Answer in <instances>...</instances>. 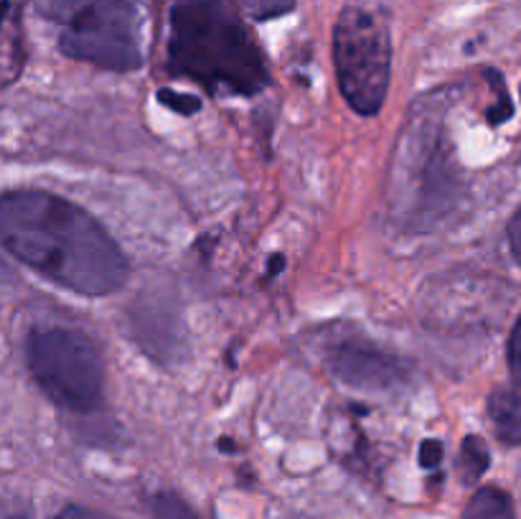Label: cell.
I'll return each mask as SVG.
<instances>
[{
    "label": "cell",
    "mask_w": 521,
    "mask_h": 519,
    "mask_svg": "<svg viewBox=\"0 0 521 519\" xmlns=\"http://www.w3.org/2000/svg\"><path fill=\"white\" fill-rule=\"evenodd\" d=\"M333 67L349 107L364 118L382 110L392 72L387 16L374 0H351L333 28Z\"/></svg>",
    "instance_id": "277c9868"
},
{
    "label": "cell",
    "mask_w": 521,
    "mask_h": 519,
    "mask_svg": "<svg viewBox=\"0 0 521 519\" xmlns=\"http://www.w3.org/2000/svg\"><path fill=\"white\" fill-rule=\"evenodd\" d=\"M295 0H242L244 11L252 13L255 18H275L283 16L293 8Z\"/></svg>",
    "instance_id": "8fae6325"
},
{
    "label": "cell",
    "mask_w": 521,
    "mask_h": 519,
    "mask_svg": "<svg viewBox=\"0 0 521 519\" xmlns=\"http://www.w3.org/2000/svg\"><path fill=\"white\" fill-rule=\"evenodd\" d=\"M440 461H443V443L430 438V441H422L420 446V466L422 469H438Z\"/></svg>",
    "instance_id": "5bb4252c"
},
{
    "label": "cell",
    "mask_w": 521,
    "mask_h": 519,
    "mask_svg": "<svg viewBox=\"0 0 521 519\" xmlns=\"http://www.w3.org/2000/svg\"><path fill=\"white\" fill-rule=\"evenodd\" d=\"M171 74L211 95L252 97L270 84L265 56L224 0H176L168 13Z\"/></svg>",
    "instance_id": "7a4b0ae2"
},
{
    "label": "cell",
    "mask_w": 521,
    "mask_h": 519,
    "mask_svg": "<svg viewBox=\"0 0 521 519\" xmlns=\"http://www.w3.org/2000/svg\"><path fill=\"white\" fill-rule=\"evenodd\" d=\"M158 102L166 105L168 110L181 112V115H194V112L201 110V100L194 95H178L173 90H161L158 92Z\"/></svg>",
    "instance_id": "7c38bea8"
},
{
    "label": "cell",
    "mask_w": 521,
    "mask_h": 519,
    "mask_svg": "<svg viewBox=\"0 0 521 519\" xmlns=\"http://www.w3.org/2000/svg\"><path fill=\"white\" fill-rule=\"evenodd\" d=\"M509 245H511V252H514V257H516V263L521 265V209L509 222Z\"/></svg>",
    "instance_id": "9a60e30c"
},
{
    "label": "cell",
    "mask_w": 521,
    "mask_h": 519,
    "mask_svg": "<svg viewBox=\"0 0 521 519\" xmlns=\"http://www.w3.org/2000/svg\"><path fill=\"white\" fill-rule=\"evenodd\" d=\"M54 519H107V517H102V514L97 512H89V509H82V507H69L61 514H56Z\"/></svg>",
    "instance_id": "2e32d148"
},
{
    "label": "cell",
    "mask_w": 521,
    "mask_h": 519,
    "mask_svg": "<svg viewBox=\"0 0 521 519\" xmlns=\"http://www.w3.org/2000/svg\"><path fill=\"white\" fill-rule=\"evenodd\" d=\"M8 8H11V3H8V0H0V26H3V18H6Z\"/></svg>",
    "instance_id": "e0dca14e"
},
{
    "label": "cell",
    "mask_w": 521,
    "mask_h": 519,
    "mask_svg": "<svg viewBox=\"0 0 521 519\" xmlns=\"http://www.w3.org/2000/svg\"><path fill=\"white\" fill-rule=\"evenodd\" d=\"M463 519H516L514 517V502L506 492L496 489V486H486L478 489L468 502Z\"/></svg>",
    "instance_id": "ba28073f"
},
{
    "label": "cell",
    "mask_w": 521,
    "mask_h": 519,
    "mask_svg": "<svg viewBox=\"0 0 521 519\" xmlns=\"http://www.w3.org/2000/svg\"><path fill=\"white\" fill-rule=\"evenodd\" d=\"M39 11L72 59L107 72H135L143 64L145 16L138 0H39Z\"/></svg>",
    "instance_id": "3957f363"
},
{
    "label": "cell",
    "mask_w": 521,
    "mask_h": 519,
    "mask_svg": "<svg viewBox=\"0 0 521 519\" xmlns=\"http://www.w3.org/2000/svg\"><path fill=\"white\" fill-rule=\"evenodd\" d=\"M488 415L494 420L496 436L509 446L521 443V392L511 387H499L488 397Z\"/></svg>",
    "instance_id": "52a82bcc"
},
{
    "label": "cell",
    "mask_w": 521,
    "mask_h": 519,
    "mask_svg": "<svg viewBox=\"0 0 521 519\" xmlns=\"http://www.w3.org/2000/svg\"><path fill=\"white\" fill-rule=\"evenodd\" d=\"M28 367L41 390L74 413L95 410L105 385L100 349L77 329H44L28 341Z\"/></svg>",
    "instance_id": "5b68a950"
},
{
    "label": "cell",
    "mask_w": 521,
    "mask_h": 519,
    "mask_svg": "<svg viewBox=\"0 0 521 519\" xmlns=\"http://www.w3.org/2000/svg\"><path fill=\"white\" fill-rule=\"evenodd\" d=\"M461 476L466 484H476L483 474L488 471V464H491V453H488V446L483 443V438L478 436H468L461 446Z\"/></svg>",
    "instance_id": "9c48e42d"
},
{
    "label": "cell",
    "mask_w": 521,
    "mask_h": 519,
    "mask_svg": "<svg viewBox=\"0 0 521 519\" xmlns=\"http://www.w3.org/2000/svg\"><path fill=\"white\" fill-rule=\"evenodd\" d=\"M509 369H511V385L521 392V316L519 321H516L509 339Z\"/></svg>",
    "instance_id": "4fadbf2b"
},
{
    "label": "cell",
    "mask_w": 521,
    "mask_h": 519,
    "mask_svg": "<svg viewBox=\"0 0 521 519\" xmlns=\"http://www.w3.org/2000/svg\"><path fill=\"white\" fill-rule=\"evenodd\" d=\"M150 507H153L156 519H201L199 514L183 502V499H178L176 494H156V499H153Z\"/></svg>",
    "instance_id": "30bf717a"
},
{
    "label": "cell",
    "mask_w": 521,
    "mask_h": 519,
    "mask_svg": "<svg viewBox=\"0 0 521 519\" xmlns=\"http://www.w3.org/2000/svg\"><path fill=\"white\" fill-rule=\"evenodd\" d=\"M11 519H23V517H11Z\"/></svg>",
    "instance_id": "ac0fdd59"
},
{
    "label": "cell",
    "mask_w": 521,
    "mask_h": 519,
    "mask_svg": "<svg viewBox=\"0 0 521 519\" xmlns=\"http://www.w3.org/2000/svg\"><path fill=\"white\" fill-rule=\"evenodd\" d=\"M0 245L79 296H110L130 273L128 257L107 229L82 207L49 191L0 196Z\"/></svg>",
    "instance_id": "6da1fadb"
},
{
    "label": "cell",
    "mask_w": 521,
    "mask_h": 519,
    "mask_svg": "<svg viewBox=\"0 0 521 519\" xmlns=\"http://www.w3.org/2000/svg\"><path fill=\"white\" fill-rule=\"evenodd\" d=\"M328 367L344 385L372 395L400 390L410 380L407 364L372 341H341L328 352Z\"/></svg>",
    "instance_id": "8992f818"
}]
</instances>
